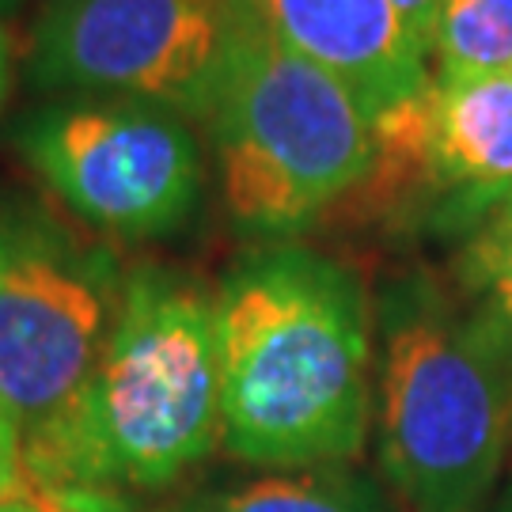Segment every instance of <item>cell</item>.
<instances>
[{
    "label": "cell",
    "mask_w": 512,
    "mask_h": 512,
    "mask_svg": "<svg viewBox=\"0 0 512 512\" xmlns=\"http://www.w3.org/2000/svg\"><path fill=\"white\" fill-rule=\"evenodd\" d=\"M23 0H0V12H8V8H19Z\"/></svg>",
    "instance_id": "18"
},
{
    "label": "cell",
    "mask_w": 512,
    "mask_h": 512,
    "mask_svg": "<svg viewBox=\"0 0 512 512\" xmlns=\"http://www.w3.org/2000/svg\"><path fill=\"white\" fill-rule=\"evenodd\" d=\"M12 497H31V494H23V490H16L8 478L0 475V501H12Z\"/></svg>",
    "instance_id": "17"
},
{
    "label": "cell",
    "mask_w": 512,
    "mask_h": 512,
    "mask_svg": "<svg viewBox=\"0 0 512 512\" xmlns=\"http://www.w3.org/2000/svg\"><path fill=\"white\" fill-rule=\"evenodd\" d=\"M122 285L103 239L38 198L0 194V414L27 494L103 357Z\"/></svg>",
    "instance_id": "5"
},
{
    "label": "cell",
    "mask_w": 512,
    "mask_h": 512,
    "mask_svg": "<svg viewBox=\"0 0 512 512\" xmlns=\"http://www.w3.org/2000/svg\"><path fill=\"white\" fill-rule=\"evenodd\" d=\"M380 327V471L399 512H478L512 433V330L433 274L387 285Z\"/></svg>",
    "instance_id": "3"
},
{
    "label": "cell",
    "mask_w": 512,
    "mask_h": 512,
    "mask_svg": "<svg viewBox=\"0 0 512 512\" xmlns=\"http://www.w3.org/2000/svg\"><path fill=\"white\" fill-rule=\"evenodd\" d=\"M42 512H145L126 494H103V490H57L35 494Z\"/></svg>",
    "instance_id": "12"
},
{
    "label": "cell",
    "mask_w": 512,
    "mask_h": 512,
    "mask_svg": "<svg viewBox=\"0 0 512 512\" xmlns=\"http://www.w3.org/2000/svg\"><path fill=\"white\" fill-rule=\"evenodd\" d=\"M395 8L403 12L410 35L421 42L425 54H433V31H437V12L440 0H395Z\"/></svg>",
    "instance_id": "13"
},
{
    "label": "cell",
    "mask_w": 512,
    "mask_h": 512,
    "mask_svg": "<svg viewBox=\"0 0 512 512\" xmlns=\"http://www.w3.org/2000/svg\"><path fill=\"white\" fill-rule=\"evenodd\" d=\"M0 512H42L38 497H12V501H0Z\"/></svg>",
    "instance_id": "16"
},
{
    "label": "cell",
    "mask_w": 512,
    "mask_h": 512,
    "mask_svg": "<svg viewBox=\"0 0 512 512\" xmlns=\"http://www.w3.org/2000/svg\"><path fill=\"white\" fill-rule=\"evenodd\" d=\"M12 65H16V57H12V38L0 27V107H4V99H8V88H12Z\"/></svg>",
    "instance_id": "15"
},
{
    "label": "cell",
    "mask_w": 512,
    "mask_h": 512,
    "mask_svg": "<svg viewBox=\"0 0 512 512\" xmlns=\"http://www.w3.org/2000/svg\"><path fill=\"white\" fill-rule=\"evenodd\" d=\"M220 448L296 471L353 463L372 421V308L346 262L266 243L213 289Z\"/></svg>",
    "instance_id": "1"
},
{
    "label": "cell",
    "mask_w": 512,
    "mask_h": 512,
    "mask_svg": "<svg viewBox=\"0 0 512 512\" xmlns=\"http://www.w3.org/2000/svg\"><path fill=\"white\" fill-rule=\"evenodd\" d=\"M289 50L308 57L346 88L368 122L429 95L433 76L421 42L410 35L395 0H255Z\"/></svg>",
    "instance_id": "8"
},
{
    "label": "cell",
    "mask_w": 512,
    "mask_h": 512,
    "mask_svg": "<svg viewBox=\"0 0 512 512\" xmlns=\"http://www.w3.org/2000/svg\"><path fill=\"white\" fill-rule=\"evenodd\" d=\"M433 80L512 73V0H440Z\"/></svg>",
    "instance_id": "10"
},
{
    "label": "cell",
    "mask_w": 512,
    "mask_h": 512,
    "mask_svg": "<svg viewBox=\"0 0 512 512\" xmlns=\"http://www.w3.org/2000/svg\"><path fill=\"white\" fill-rule=\"evenodd\" d=\"M202 129L220 202L243 232L296 236L346 205L376 164V129L361 103L247 12L220 69Z\"/></svg>",
    "instance_id": "4"
},
{
    "label": "cell",
    "mask_w": 512,
    "mask_h": 512,
    "mask_svg": "<svg viewBox=\"0 0 512 512\" xmlns=\"http://www.w3.org/2000/svg\"><path fill=\"white\" fill-rule=\"evenodd\" d=\"M0 475L8 478L16 490L27 494V486H23V475H19V448H16V437H12V429H8V421L0 414Z\"/></svg>",
    "instance_id": "14"
},
{
    "label": "cell",
    "mask_w": 512,
    "mask_h": 512,
    "mask_svg": "<svg viewBox=\"0 0 512 512\" xmlns=\"http://www.w3.org/2000/svg\"><path fill=\"white\" fill-rule=\"evenodd\" d=\"M497 512H512V494L505 497V505H501V509H497Z\"/></svg>",
    "instance_id": "19"
},
{
    "label": "cell",
    "mask_w": 512,
    "mask_h": 512,
    "mask_svg": "<svg viewBox=\"0 0 512 512\" xmlns=\"http://www.w3.org/2000/svg\"><path fill=\"white\" fill-rule=\"evenodd\" d=\"M217 448V300L202 281L141 262L126 270L103 357L31 494L164 490Z\"/></svg>",
    "instance_id": "2"
},
{
    "label": "cell",
    "mask_w": 512,
    "mask_h": 512,
    "mask_svg": "<svg viewBox=\"0 0 512 512\" xmlns=\"http://www.w3.org/2000/svg\"><path fill=\"white\" fill-rule=\"evenodd\" d=\"M12 148L65 217L103 239L179 232L205 194L194 122L148 99L54 95L19 114Z\"/></svg>",
    "instance_id": "6"
},
{
    "label": "cell",
    "mask_w": 512,
    "mask_h": 512,
    "mask_svg": "<svg viewBox=\"0 0 512 512\" xmlns=\"http://www.w3.org/2000/svg\"><path fill=\"white\" fill-rule=\"evenodd\" d=\"M175 512H395L387 497L357 475L349 463L270 471L224 486L213 494L190 497Z\"/></svg>",
    "instance_id": "9"
},
{
    "label": "cell",
    "mask_w": 512,
    "mask_h": 512,
    "mask_svg": "<svg viewBox=\"0 0 512 512\" xmlns=\"http://www.w3.org/2000/svg\"><path fill=\"white\" fill-rule=\"evenodd\" d=\"M463 277L478 300L512 330V205L486 220L467 243Z\"/></svg>",
    "instance_id": "11"
},
{
    "label": "cell",
    "mask_w": 512,
    "mask_h": 512,
    "mask_svg": "<svg viewBox=\"0 0 512 512\" xmlns=\"http://www.w3.org/2000/svg\"><path fill=\"white\" fill-rule=\"evenodd\" d=\"M255 0H50L27 46L38 95L148 99L202 126Z\"/></svg>",
    "instance_id": "7"
}]
</instances>
